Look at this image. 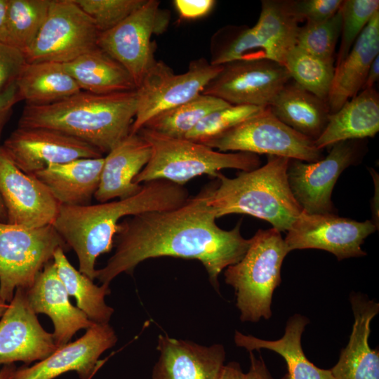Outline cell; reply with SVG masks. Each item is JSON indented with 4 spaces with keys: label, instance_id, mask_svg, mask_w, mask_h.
<instances>
[{
    "label": "cell",
    "instance_id": "obj_22",
    "mask_svg": "<svg viewBox=\"0 0 379 379\" xmlns=\"http://www.w3.org/2000/svg\"><path fill=\"white\" fill-rule=\"evenodd\" d=\"M354 322L347 346L330 369L335 379H379V352L368 344L371 322L379 304L361 294L350 298Z\"/></svg>",
    "mask_w": 379,
    "mask_h": 379
},
{
    "label": "cell",
    "instance_id": "obj_23",
    "mask_svg": "<svg viewBox=\"0 0 379 379\" xmlns=\"http://www.w3.org/2000/svg\"><path fill=\"white\" fill-rule=\"evenodd\" d=\"M379 55V11L371 18L345 59L335 67L327 98L330 114L335 113L361 91L368 72Z\"/></svg>",
    "mask_w": 379,
    "mask_h": 379
},
{
    "label": "cell",
    "instance_id": "obj_2",
    "mask_svg": "<svg viewBox=\"0 0 379 379\" xmlns=\"http://www.w3.org/2000/svg\"><path fill=\"white\" fill-rule=\"evenodd\" d=\"M190 198L184 185L166 180L142 185L136 194L123 199L86 206L60 205L53 225L75 252L79 271L93 281L96 259L111 251L121 219L180 206Z\"/></svg>",
    "mask_w": 379,
    "mask_h": 379
},
{
    "label": "cell",
    "instance_id": "obj_6",
    "mask_svg": "<svg viewBox=\"0 0 379 379\" xmlns=\"http://www.w3.org/2000/svg\"><path fill=\"white\" fill-rule=\"evenodd\" d=\"M289 252L281 232L260 229L244 257L225 269V280L234 289L241 321L271 317L273 293L281 282V265Z\"/></svg>",
    "mask_w": 379,
    "mask_h": 379
},
{
    "label": "cell",
    "instance_id": "obj_15",
    "mask_svg": "<svg viewBox=\"0 0 379 379\" xmlns=\"http://www.w3.org/2000/svg\"><path fill=\"white\" fill-rule=\"evenodd\" d=\"M1 147L11 161L27 174H34L51 164L103 157L100 151L87 142L45 128L18 127Z\"/></svg>",
    "mask_w": 379,
    "mask_h": 379
},
{
    "label": "cell",
    "instance_id": "obj_10",
    "mask_svg": "<svg viewBox=\"0 0 379 379\" xmlns=\"http://www.w3.org/2000/svg\"><path fill=\"white\" fill-rule=\"evenodd\" d=\"M159 5V1L146 0L119 25L98 34V47L126 69L136 88L157 62L152 36L164 32L169 22V13Z\"/></svg>",
    "mask_w": 379,
    "mask_h": 379
},
{
    "label": "cell",
    "instance_id": "obj_25",
    "mask_svg": "<svg viewBox=\"0 0 379 379\" xmlns=\"http://www.w3.org/2000/svg\"><path fill=\"white\" fill-rule=\"evenodd\" d=\"M378 131L379 94L373 87L360 91L337 112L330 114L314 144L322 150L340 141L373 138Z\"/></svg>",
    "mask_w": 379,
    "mask_h": 379
},
{
    "label": "cell",
    "instance_id": "obj_31",
    "mask_svg": "<svg viewBox=\"0 0 379 379\" xmlns=\"http://www.w3.org/2000/svg\"><path fill=\"white\" fill-rule=\"evenodd\" d=\"M232 105L218 98L201 93L192 100L164 111L142 128L175 138H185L209 113Z\"/></svg>",
    "mask_w": 379,
    "mask_h": 379
},
{
    "label": "cell",
    "instance_id": "obj_37",
    "mask_svg": "<svg viewBox=\"0 0 379 379\" xmlns=\"http://www.w3.org/2000/svg\"><path fill=\"white\" fill-rule=\"evenodd\" d=\"M340 10L342 19L341 40L335 67L347 55L373 15L379 11V1L345 0Z\"/></svg>",
    "mask_w": 379,
    "mask_h": 379
},
{
    "label": "cell",
    "instance_id": "obj_50",
    "mask_svg": "<svg viewBox=\"0 0 379 379\" xmlns=\"http://www.w3.org/2000/svg\"><path fill=\"white\" fill-rule=\"evenodd\" d=\"M8 306V303H6L0 300V317H1L4 313L6 312Z\"/></svg>",
    "mask_w": 379,
    "mask_h": 379
},
{
    "label": "cell",
    "instance_id": "obj_39",
    "mask_svg": "<svg viewBox=\"0 0 379 379\" xmlns=\"http://www.w3.org/2000/svg\"><path fill=\"white\" fill-rule=\"evenodd\" d=\"M289 2L300 22L324 21L335 15L343 4L342 0H289Z\"/></svg>",
    "mask_w": 379,
    "mask_h": 379
},
{
    "label": "cell",
    "instance_id": "obj_35",
    "mask_svg": "<svg viewBox=\"0 0 379 379\" xmlns=\"http://www.w3.org/2000/svg\"><path fill=\"white\" fill-rule=\"evenodd\" d=\"M266 107L230 105L207 114L185 138L206 145L244 121L259 114Z\"/></svg>",
    "mask_w": 379,
    "mask_h": 379
},
{
    "label": "cell",
    "instance_id": "obj_12",
    "mask_svg": "<svg viewBox=\"0 0 379 379\" xmlns=\"http://www.w3.org/2000/svg\"><path fill=\"white\" fill-rule=\"evenodd\" d=\"M323 159L310 163L289 159L287 177L291 191L307 213H333L331 194L340 175L360 161L366 152L361 140H349L331 146Z\"/></svg>",
    "mask_w": 379,
    "mask_h": 379
},
{
    "label": "cell",
    "instance_id": "obj_30",
    "mask_svg": "<svg viewBox=\"0 0 379 379\" xmlns=\"http://www.w3.org/2000/svg\"><path fill=\"white\" fill-rule=\"evenodd\" d=\"M62 248L53 254L57 272L69 296L77 301V307L94 324H109L114 309L105 302V296L110 293L109 285L95 284L86 275L76 270L69 262Z\"/></svg>",
    "mask_w": 379,
    "mask_h": 379
},
{
    "label": "cell",
    "instance_id": "obj_20",
    "mask_svg": "<svg viewBox=\"0 0 379 379\" xmlns=\"http://www.w3.org/2000/svg\"><path fill=\"white\" fill-rule=\"evenodd\" d=\"M27 296L36 314H46L51 319L54 327L52 334L58 348L69 343L80 329H87L94 324L71 303L53 260L37 274L32 286L27 290Z\"/></svg>",
    "mask_w": 379,
    "mask_h": 379
},
{
    "label": "cell",
    "instance_id": "obj_14",
    "mask_svg": "<svg viewBox=\"0 0 379 379\" xmlns=\"http://www.w3.org/2000/svg\"><path fill=\"white\" fill-rule=\"evenodd\" d=\"M377 229L373 222L340 217L334 213H307L297 218L284 239L289 251L315 248L333 253L338 260L363 257L361 246Z\"/></svg>",
    "mask_w": 379,
    "mask_h": 379
},
{
    "label": "cell",
    "instance_id": "obj_19",
    "mask_svg": "<svg viewBox=\"0 0 379 379\" xmlns=\"http://www.w3.org/2000/svg\"><path fill=\"white\" fill-rule=\"evenodd\" d=\"M159 352L152 379H219L225 366L223 345L204 346L159 335Z\"/></svg>",
    "mask_w": 379,
    "mask_h": 379
},
{
    "label": "cell",
    "instance_id": "obj_42",
    "mask_svg": "<svg viewBox=\"0 0 379 379\" xmlns=\"http://www.w3.org/2000/svg\"><path fill=\"white\" fill-rule=\"evenodd\" d=\"M20 100L15 84L0 93V141L4 128L13 112V107Z\"/></svg>",
    "mask_w": 379,
    "mask_h": 379
},
{
    "label": "cell",
    "instance_id": "obj_9",
    "mask_svg": "<svg viewBox=\"0 0 379 379\" xmlns=\"http://www.w3.org/2000/svg\"><path fill=\"white\" fill-rule=\"evenodd\" d=\"M204 58L190 62L187 70L176 74L163 61H157L136 88L137 109L131 133H137L157 114L200 95L221 70Z\"/></svg>",
    "mask_w": 379,
    "mask_h": 379
},
{
    "label": "cell",
    "instance_id": "obj_27",
    "mask_svg": "<svg viewBox=\"0 0 379 379\" xmlns=\"http://www.w3.org/2000/svg\"><path fill=\"white\" fill-rule=\"evenodd\" d=\"M268 108L279 121L314 141L324 131L330 114L326 100L292 79L277 93Z\"/></svg>",
    "mask_w": 379,
    "mask_h": 379
},
{
    "label": "cell",
    "instance_id": "obj_49",
    "mask_svg": "<svg viewBox=\"0 0 379 379\" xmlns=\"http://www.w3.org/2000/svg\"><path fill=\"white\" fill-rule=\"evenodd\" d=\"M6 220H7V215H6V208L0 197V222H6Z\"/></svg>",
    "mask_w": 379,
    "mask_h": 379
},
{
    "label": "cell",
    "instance_id": "obj_11",
    "mask_svg": "<svg viewBox=\"0 0 379 379\" xmlns=\"http://www.w3.org/2000/svg\"><path fill=\"white\" fill-rule=\"evenodd\" d=\"M99 32L73 0H51L47 17L32 45L27 63H67L98 47Z\"/></svg>",
    "mask_w": 379,
    "mask_h": 379
},
{
    "label": "cell",
    "instance_id": "obj_18",
    "mask_svg": "<svg viewBox=\"0 0 379 379\" xmlns=\"http://www.w3.org/2000/svg\"><path fill=\"white\" fill-rule=\"evenodd\" d=\"M117 342L109 324H94L81 338L58 348L45 359L17 368L12 379H54L69 371L76 372L80 379H91L101 366V354Z\"/></svg>",
    "mask_w": 379,
    "mask_h": 379
},
{
    "label": "cell",
    "instance_id": "obj_33",
    "mask_svg": "<svg viewBox=\"0 0 379 379\" xmlns=\"http://www.w3.org/2000/svg\"><path fill=\"white\" fill-rule=\"evenodd\" d=\"M334 62L314 55L295 45L286 55L284 66L293 81L326 101L335 73Z\"/></svg>",
    "mask_w": 379,
    "mask_h": 379
},
{
    "label": "cell",
    "instance_id": "obj_47",
    "mask_svg": "<svg viewBox=\"0 0 379 379\" xmlns=\"http://www.w3.org/2000/svg\"><path fill=\"white\" fill-rule=\"evenodd\" d=\"M370 173L372 174V177L374 180L375 187V195L373 197V200L372 201L371 207H372L373 220H374L373 223L377 227L376 222H377V225H378V204L376 203V197H378V175L376 173V172L372 168L370 169Z\"/></svg>",
    "mask_w": 379,
    "mask_h": 379
},
{
    "label": "cell",
    "instance_id": "obj_38",
    "mask_svg": "<svg viewBox=\"0 0 379 379\" xmlns=\"http://www.w3.org/2000/svg\"><path fill=\"white\" fill-rule=\"evenodd\" d=\"M100 32L107 31L140 8L146 0H73Z\"/></svg>",
    "mask_w": 379,
    "mask_h": 379
},
{
    "label": "cell",
    "instance_id": "obj_13",
    "mask_svg": "<svg viewBox=\"0 0 379 379\" xmlns=\"http://www.w3.org/2000/svg\"><path fill=\"white\" fill-rule=\"evenodd\" d=\"M291 79L286 68L274 60H234L222 65L201 93L232 105L267 107Z\"/></svg>",
    "mask_w": 379,
    "mask_h": 379
},
{
    "label": "cell",
    "instance_id": "obj_36",
    "mask_svg": "<svg viewBox=\"0 0 379 379\" xmlns=\"http://www.w3.org/2000/svg\"><path fill=\"white\" fill-rule=\"evenodd\" d=\"M341 25L340 10L324 21L306 22L298 28L296 46L314 55L335 60V49L340 36Z\"/></svg>",
    "mask_w": 379,
    "mask_h": 379
},
{
    "label": "cell",
    "instance_id": "obj_46",
    "mask_svg": "<svg viewBox=\"0 0 379 379\" xmlns=\"http://www.w3.org/2000/svg\"><path fill=\"white\" fill-rule=\"evenodd\" d=\"M8 0H0V41L6 43Z\"/></svg>",
    "mask_w": 379,
    "mask_h": 379
},
{
    "label": "cell",
    "instance_id": "obj_44",
    "mask_svg": "<svg viewBox=\"0 0 379 379\" xmlns=\"http://www.w3.org/2000/svg\"><path fill=\"white\" fill-rule=\"evenodd\" d=\"M244 374L240 364L232 361L225 364L219 379H244Z\"/></svg>",
    "mask_w": 379,
    "mask_h": 379
},
{
    "label": "cell",
    "instance_id": "obj_43",
    "mask_svg": "<svg viewBox=\"0 0 379 379\" xmlns=\"http://www.w3.org/2000/svg\"><path fill=\"white\" fill-rule=\"evenodd\" d=\"M250 368L244 373V379H274L262 357H256L249 352Z\"/></svg>",
    "mask_w": 379,
    "mask_h": 379
},
{
    "label": "cell",
    "instance_id": "obj_3",
    "mask_svg": "<svg viewBox=\"0 0 379 379\" xmlns=\"http://www.w3.org/2000/svg\"><path fill=\"white\" fill-rule=\"evenodd\" d=\"M136 91L95 94L84 91L55 103L23 108L18 127L45 128L71 135L107 154L131 131Z\"/></svg>",
    "mask_w": 379,
    "mask_h": 379
},
{
    "label": "cell",
    "instance_id": "obj_8",
    "mask_svg": "<svg viewBox=\"0 0 379 379\" xmlns=\"http://www.w3.org/2000/svg\"><path fill=\"white\" fill-rule=\"evenodd\" d=\"M205 145L219 152L238 151L286 157L308 163L324 157L314 141L276 118L267 107L208 142Z\"/></svg>",
    "mask_w": 379,
    "mask_h": 379
},
{
    "label": "cell",
    "instance_id": "obj_29",
    "mask_svg": "<svg viewBox=\"0 0 379 379\" xmlns=\"http://www.w3.org/2000/svg\"><path fill=\"white\" fill-rule=\"evenodd\" d=\"M64 65L81 91L109 94L136 90L126 69L99 47Z\"/></svg>",
    "mask_w": 379,
    "mask_h": 379
},
{
    "label": "cell",
    "instance_id": "obj_17",
    "mask_svg": "<svg viewBox=\"0 0 379 379\" xmlns=\"http://www.w3.org/2000/svg\"><path fill=\"white\" fill-rule=\"evenodd\" d=\"M58 349L53 334L39 323L27 289L16 288L0 320V365L42 361Z\"/></svg>",
    "mask_w": 379,
    "mask_h": 379
},
{
    "label": "cell",
    "instance_id": "obj_4",
    "mask_svg": "<svg viewBox=\"0 0 379 379\" xmlns=\"http://www.w3.org/2000/svg\"><path fill=\"white\" fill-rule=\"evenodd\" d=\"M288 158L267 156V163L233 178L219 173L218 184L204 189L216 218L232 213L265 220L279 232H287L303 211L288 181Z\"/></svg>",
    "mask_w": 379,
    "mask_h": 379
},
{
    "label": "cell",
    "instance_id": "obj_21",
    "mask_svg": "<svg viewBox=\"0 0 379 379\" xmlns=\"http://www.w3.org/2000/svg\"><path fill=\"white\" fill-rule=\"evenodd\" d=\"M151 147L138 133H129L104 157L98 188L100 203L126 199L138 193L142 185L133 180L149 160Z\"/></svg>",
    "mask_w": 379,
    "mask_h": 379
},
{
    "label": "cell",
    "instance_id": "obj_34",
    "mask_svg": "<svg viewBox=\"0 0 379 379\" xmlns=\"http://www.w3.org/2000/svg\"><path fill=\"white\" fill-rule=\"evenodd\" d=\"M265 59L262 47L253 29L246 25H227L218 30L211 41L213 65L239 60Z\"/></svg>",
    "mask_w": 379,
    "mask_h": 379
},
{
    "label": "cell",
    "instance_id": "obj_32",
    "mask_svg": "<svg viewBox=\"0 0 379 379\" xmlns=\"http://www.w3.org/2000/svg\"><path fill=\"white\" fill-rule=\"evenodd\" d=\"M51 0H8L6 43L25 53L47 17Z\"/></svg>",
    "mask_w": 379,
    "mask_h": 379
},
{
    "label": "cell",
    "instance_id": "obj_24",
    "mask_svg": "<svg viewBox=\"0 0 379 379\" xmlns=\"http://www.w3.org/2000/svg\"><path fill=\"white\" fill-rule=\"evenodd\" d=\"M104 157L82 158L51 164L34 173L36 178L60 205H90L97 191Z\"/></svg>",
    "mask_w": 379,
    "mask_h": 379
},
{
    "label": "cell",
    "instance_id": "obj_1",
    "mask_svg": "<svg viewBox=\"0 0 379 379\" xmlns=\"http://www.w3.org/2000/svg\"><path fill=\"white\" fill-rule=\"evenodd\" d=\"M215 219L204 190L179 207L126 218L118 225L114 254L96 270L95 279L109 286L119 274H132L147 259L171 256L200 261L218 291L220 274L244 257L251 239L241 234V220L225 230Z\"/></svg>",
    "mask_w": 379,
    "mask_h": 379
},
{
    "label": "cell",
    "instance_id": "obj_45",
    "mask_svg": "<svg viewBox=\"0 0 379 379\" xmlns=\"http://www.w3.org/2000/svg\"><path fill=\"white\" fill-rule=\"evenodd\" d=\"M379 78V55H378L371 65L365 82L361 91L373 88L374 84Z\"/></svg>",
    "mask_w": 379,
    "mask_h": 379
},
{
    "label": "cell",
    "instance_id": "obj_26",
    "mask_svg": "<svg viewBox=\"0 0 379 379\" xmlns=\"http://www.w3.org/2000/svg\"><path fill=\"white\" fill-rule=\"evenodd\" d=\"M309 320L295 314L286 322L284 335L275 340H267L236 331L234 343L248 352L267 349L281 355L287 366V373L282 379H335L331 370L316 366L305 356L301 337Z\"/></svg>",
    "mask_w": 379,
    "mask_h": 379
},
{
    "label": "cell",
    "instance_id": "obj_7",
    "mask_svg": "<svg viewBox=\"0 0 379 379\" xmlns=\"http://www.w3.org/2000/svg\"><path fill=\"white\" fill-rule=\"evenodd\" d=\"M58 248L69 249L53 225L29 228L0 222V300L29 289Z\"/></svg>",
    "mask_w": 379,
    "mask_h": 379
},
{
    "label": "cell",
    "instance_id": "obj_5",
    "mask_svg": "<svg viewBox=\"0 0 379 379\" xmlns=\"http://www.w3.org/2000/svg\"><path fill=\"white\" fill-rule=\"evenodd\" d=\"M138 133L151 147L149 161L134 178L140 185L166 180L180 185L197 176L217 178L225 168L249 171L260 167L258 154L238 152L225 153L186 138H175L142 128Z\"/></svg>",
    "mask_w": 379,
    "mask_h": 379
},
{
    "label": "cell",
    "instance_id": "obj_16",
    "mask_svg": "<svg viewBox=\"0 0 379 379\" xmlns=\"http://www.w3.org/2000/svg\"><path fill=\"white\" fill-rule=\"evenodd\" d=\"M0 197L6 222L29 228L53 225L60 204L32 174L20 170L0 145Z\"/></svg>",
    "mask_w": 379,
    "mask_h": 379
},
{
    "label": "cell",
    "instance_id": "obj_48",
    "mask_svg": "<svg viewBox=\"0 0 379 379\" xmlns=\"http://www.w3.org/2000/svg\"><path fill=\"white\" fill-rule=\"evenodd\" d=\"M16 369L14 363L3 365L0 368V379H12Z\"/></svg>",
    "mask_w": 379,
    "mask_h": 379
},
{
    "label": "cell",
    "instance_id": "obj_40",
    "mask_svg": "<svg viewBox=\"0 0 379 379\" xmlns=\"http://www.w3.org/2000/svg\"><path fill=\"white\" fill-rule=\"evenodd\" d=\"M27 63L21 50L0 41V93L15 84Z\"/></svg>",
    "mask_w": 379,
    "mask_h": 379
},
{
    "label": "cell",
    "instance_id": "obj_41",
    "mask_svg": "<svg viewBox=\"0 0 379 379\" xmlns=\"http://www.w3.org/2000/svg\"><path fill=\"white\" fill-rule=\"evenodd\" d=\"M173 3L182 18L194 19L208 13L215 1L213 0H175Z\"/></svg>",
    "mask_w": 379,
    "mask_h": 379
},
{
    "label": "cell",
    "instance_id": "obj_28",
    "mask_svg": "<svg viewBox=\"0 0 379 379\" xmlns=\"http://www.w3.org/2000/svg\"><path fill=\"white\" fill-rule=\"evenodd\" d=\"M15 84L20 100L33 106L55 103L81 91L64 64L54 62L27 63Z\"/></svg>",
    "mask_w": 379,
    "mask_h": 379
}]
</instances>
